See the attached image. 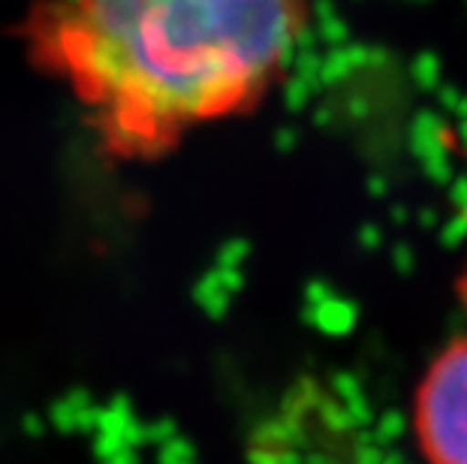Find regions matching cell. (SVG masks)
Instances as JSON below:
<instances>
[{"label": "cell", "mask_w": 467, "mask_h": 464, "mask_svg": "<svg viewBox=\"0 0 467 464\" xmlns=\"http://www.w3.org/2000/svg\"><path fill=\"white\" fill-rule=\"evenodd\" d=\"M305 25L307 0H39L22 39L109 154L161 160L202 127L254 112Z\"/></svg>", "instance_id": "obj_1"}, {"label": "cell", "mask_w": 467, "mask_h": 464, "mask_svg": "<svg viewBox=\"0 0 467 464\" xmlns=\"http://www.w3.org/2000/svg\"><path fill=\"white\" fill-rule=\"evenodd\" d=\"M416 434L429 464H467V338L450 344L425 374Z\"/></svg>", "instance_id": "obj_2"}, {"label": "cell", "mask_w": 467, "mask_h": 464, "mask_svg": "<svg viewBox=\"0 0 467 464\" xmlns=\"http://www.w3.org/2000/svg\"><path fill=\"white\" fill-rule=\"evenodd\" d=\"M459 290H462V299H464V304H467V272L462 274V281H459Z\"/></svg>", "instance_id": "obj_3"}]
</instances>
